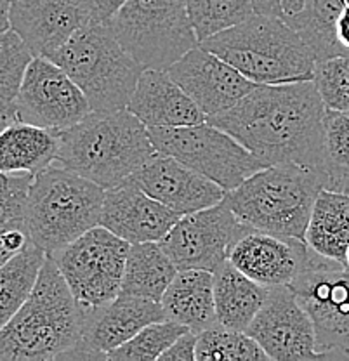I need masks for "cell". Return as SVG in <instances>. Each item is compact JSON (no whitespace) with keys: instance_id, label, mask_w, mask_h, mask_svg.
<instances>
[{"instance_id":"cell-38","label":"cell","mask_w":349,"mask_h":361,"mask_svg":"<svg viewBox=\"0 0 349 361\" xmlns=\"http://www.w3.org/2000/svg\"><path fill=\"white\" fill-rule=\"evenodd\" d=\"M254 7V13L261 14V16H283V6L281 0H250Z\"/></svg>"},{"instance_id":"cell-41","label":"cell","mask_w":349,"mask_h":361,"mask_svg":"<svg viewBox=\"0 0 349 361\" xmlns=\"http://www.w3.org/2000/svg\"><path fill=\"white\" fill-rule=\"evenodd\" d=\"M6 235H7V229L0 228V266L6 264V262L9 261L14 254H16V252L11 250L9 245H7Z\"/></svg>"},{"instance_id":"cell-3","label":"cell","mask_w":349,"mask_h":361,"mask_svg":"<svg viewBox=\"0 0 349 361\" xmlns=\"http://www.w3.org/2000/svg\"><path fill=\"white\" fill-rule=\"evenodd\" d=\"M155 153L148 127L127 108L92 110L59 130L56 161L110 190L125 183Z\"/></svg>"},{"instance_id":"cell-11","label":"cell","mask_w":349,"mask_h":361,"mask_svg":"<svg viewBox=\"0 0 349 361\" xmlns=\"http://www.w3.org/2000/svg\"><path fill=\"white\" fill-rule=\"evenodd\" d=\"M249 226L240 223L224 202L186 214L160 240L178 269H205L214 273L230 261L233 245Z\"/></svg>"},{"instance_id":"cell-46","label":"cell","mask_w":349,"mask_h":361,"mask_svg":"<svg viewBox=\"0 0 349 361\" xmlns=\"http://www.w3.org/2000/svg\"><path fill=\"white\" fill-rule=\"evenodd\" d=\"M346 2H349V0H346Z\"/></svg>"},{"instance_id":"cell-37","label":"cell","mask_w":349,"mask_h":361,"mask_svg":"<svg viewBox=\"0 0 349 361\" xmlns=\"http://www.w3.org/2000/svg\"><path fill=\"white\" fill-rule=\"evenodd\" d=\"M127 0H82L92 23H108Z\"/></svg>"},{"instance_id":"cell-21","label":"cell","mask_w":349,"mask_h":361,"mask_svg":"<svg viewBox=\"0 0 349 361\" xmlns=\"http://www.w3.org/2000/svg\"><path fill=\"white\" fill-rule=\"evenodd\" d=\"M127 110L146 127H185L202 123L207 115L195 104L167 70H145Z\"/></svg>"},{"instance_id":"cell-27","label":"cell","mask_w":349,"mask_h":361,"mask_svg":"<svg viewBox=\"0 0 349 361\" xmlns=\"http://www.w3.org/2000/svg\"><path fill=\"white\" fill-rule=\"evenodd\" d=\"M346 0H306L294 14L281 16L313 52L314 61L346 54L337 40V20Z\"/></svg>"},{"instance_id":"cell-7","label":"cell","mask_w":349,"mask_h":361,"mask_svg":"<svg viewBox=\"0 0 349 361\" xmlns=\"http://www.w3.org/2000/svg\"><path fill=\"white\" fill-rule=\"evenodd\" d=\"M52 61L82 89L92 110L127 108L145 71L106 23H92L75 32Z\"/></svg>"},{"instance_id":"cell-19","label":"cell","mask_w":349,"mask_h":361,"mask_svg":"<svg viewBox=\"0 0 349 361\" xmlns=\"http://www.w3.org/2000/svg\"><path fill=\"white\" fill-rule=\"evenodd\" d=\"M11 28L25 40L33 58H54L84 26L92 25L82 0H14Z\"/></svg>"},{"instance_id":"cell-13","label":"cell","mask_w":349,"mask_h":361,"mask_svg":"<svg viewBox=\"0 0 349 361\" xmlns=\"http://www.w3.org/2000/svg\"><path fill=\"white\" fill-rule=\"evenodd\" d=\"M18 120L65 130L92 111L82 89L52 59L33 58L14 99Z\"/></svg>"},{"instance_id":"cell-22","label":"cell","mask_w":349,"mask_h":361,"mask_svg":"<svg viewBox=\"0 0 349 361\" xmlns=\"http://www.w3.org/2000/svg\"><path fill=\"white\" fill-rule=\"evenodd\" d=\"M165 319L185 325L191 332L216 325L214 273L205 269H179L162 297Z\"/></svg>"},{"instance_id":"cell-8","label":"cell","mask_w":349,"mask_h":361,"mask_svg":"<svg viewBox=\"0 0 349 361\" xmlns=\"http://www.w3.org/2000/svg\"><path fill=\"white\" fill-rule=\"evenodd\" d=\"M106 25L145 70H167L198 45L186 0H127Z\"/></svg>"},{"instance_id":"cell-16","label":"cell","mask_w":349,"mask_h":361,"mask_svg":"<svg viewBox=\"0 0 349 361\" xmlns=\"http://www.w3.org/2000/svg\"><path fill=\"white\" fill-rule=\"evenodd\" d=\"M167 71L207 116L230 110L257 85L202 45L190 49Z\"/></svg>"},{"instance_id":"cell-25","label":"cell","mask_w":349,"mask_h":361,"mask_svg":"<svg viewBox=\"0 0 349 361\" xmlns=\"http://www.w3.org/2000/svg\"><path fill=\"white\" fill-rule=\"evenodd\" d=\"M268 288L247 276L230 261L214 271V302L217 323L247 332L264 304Z\"/></svg>"},{"instance_id":"cell-18","label":"cell","mask_w":349,"mask_h":361,"mask_svg":"<svg viewBox=\"0 0 349 361\" xmlns=\"http://www.w3.org/2000/svg\"><path fill=\"white\" fill-rule=\"evenodd\" d=\"M149 197L179 216L209 209L223 202L226 190L178 158L157 152L129 179Z\"/></svg>"},{"instance_id":"cell-5","label":"cell","mask_w":349,"mask_h":361,"mask_svg":"<svg viewBox=\"0 0 349 361\" xmlns=\"http://www.w3.org/2000/svg\"><path fill=\"white\" fill-rule=\"evenodd\" d=\"M198 45L223 58L257 85L313 80L314 77L313 52L283 18L254 13Z\"/></svg>"},{"instance_id":"cell-32","label":"cell","mask_w":349,"mask_h":361,"mask_svg":"<svg viewBox=\"0 0 349 361\" xmlns=\"http://www.w3.org/2000/svg\"><path fill=\"white\" fill-rule=\"evenodd\" d=\"M185 325L172 322V319H160L153 322L141 329L140 332L122 345L106 355V360L111 361H157L160 356L178 341L183 334L188 332Z\"/></svg>"},{"instance_id":"cell-17","label":"cell","mask_w":349,"mask_h":361,"mask_svg":"<svg viewBox=\"0 0 349 361\" xmlns=\"http://www.w3.org/2000/svg\"><path fill=\"white\" fill-rule=\"evenodd\" d=\"M160 319H165L162 304L120 292L103 306L87 307L82 341L70 360H106L108 353Z\"/></svg>"},{"instance_id":"cell-9","label":"cell","mask_w":349,"mask_h":361,"mask_svg":"<svg viewBox=\"0 0 349 361\" xmlns=\"http://www.w3.org/2000/svg\"><path fill=\"white\" fill-rule=\"evenodd\" d=\"M148 133L157 152L178 158L226 191L264 169L242 142L207 120L185 127H148Z\"/></svg>"},{"instance_id":"cell-39","label":"cell","mask_w":349,"mask_h":361,"mask_svg":"<svg viewBox=\"0 0 349 361\" xmlns=\"http://www.w3.org/2000/svg\"><path fill=\"white\" fill-rule=\"evenodd\" d=\"M337 40H339L343 51L349 52V2L343 7L339 14V20H337Z\"/></svg>"},{"instance_id":"cell-6","label":"cell","mask_w":349,"mask_h":361,"mask_svg":"<svg viewBox=\"0 0 349 361\" xmlns=\"http://www.w3.org/2000/svg\"><path fill=\"white\" fill-rule=\"evenodd\" d=\"M106 190L54 161L33 176L25 205V233L47 255L99 224Z\"/></svg>"},{"instance_id":"cell-44","label":"cell","mask_w":349,"mask_h":361,"mask_svg":"<svg viewBox=\"0 0 349 361\" xmlns=\"http://www.w3.org/2000/svg\"><path fill=\"white\" fill-rule=\"evenodd\" d=\"M346 266L349 268V245H348V252H346Z\"/></svg>"},{"instance_id":"cell-33","label":"cell","mask_w":349,"mask_h":361,"mask_svg":"<svg viewBox=\"0 0 349 361\" xmlns=\"http://www.w3.org/2000/svg\"><path fill=\"white\" fill-rule=\"evenodd\" d=\"M33 54L13 28L0 33V101L14 103Z\"/></svg>"},{"instance_id":"cell-14","label":"cell","mask_w":349,"mask_h":361,"mask_svg":"<svg viewBox=\"0 0 349 361\" xmlns=\"http://www.w3.org/2000/svg\"><path fill=\"white\" fill-rule=\"evenodd\" d=\"M269 360H318L313 322L288 285L268 288L264 304L247 329Z\"/></svg>"},{"instance_id":"cell-30","label":"cell","mask_w":349,"mask_h":361,"mask_svg":"<svg viewBox=\"0 0 349 361\" xmlns=\"http://www.w3.org/2000/svg\"><path fill=\"white\" fill-rule=\"evenodd\" d=\"M326 188L349 191V110H326L324 135Z\"/></svg>"},{"instance_id":"cell-20","label":"cell","mask_w":349,"mask_h":361,"mask_svg":"<svg viewBox=\"0 0 349 361\" xmlns=\"http://www.w3.org/2000/svg\"><path fill=\"white\" fill-rule=\"evenodd\" d=\"M179 217L136 184L125 180L104 193L99 224L129 243L160 242Z\"/></svg>"},{"instance_id":"cell-43","label":"cell","mask_w":349,"mask_h":361,"mask_svg":"<svg viewBox=\"0 0 349 361\" xmlns=\"http://www.w3.org/2000/svg\"><path fill=\"white\" fill-rule=\"evenodd\" d=\"M304 2H306V0H281V6H283V16L298 13V11L302 7Z\"/></svg>"},{"instance_id":"cell-1","label":"cell","mask_w":349,"mask_h":361,"mask_svg":"<svg viewBox=\"0 0 349 361\" xmlns=\"http://www.w3.org/2000/svg\"><path fill=\"white\" fill-rule=\"evenodd\" d=\"M325 103L313 80L256 85L207 122L231 134L264 167L299 164L324 171ZM325 172V171H324Z\"/></svg>"},{"instance_id":"cell-23","label":"cell","mask_w":349,"mask_h":361,"mask_svg":"<svg viewBox=\"0 0 349 361\" xmlns=\"http://www.w3.org/2000/svg\"><path fill=\"white\" fill-rule=\"evenodd\" d=\"M304 242L329 261L346 266L349 245V193L329 188L318 193L307 221Z\"/></svg>"},{"instance_id":"cell-40","label":"cell","mask_w":349,"mask_h":361,"mask_svg":"<svg viewBox=\"0 0 349 361\" xmlns=\"http://www.w3.org/2000/svg\"><path fill=\"white\" fill-rule=\"evenodd\" d=\"M16 120H18V113H16V106H14V103L0 101V133H2L7 126L16 122Z\"/></svg>"},{"instance_id":"cell-10","label":"cell","mask_w":349,"mask_h":361,"mask_svg":"<svg viewBox=\"0 0 349 361\" xmlns=\"http://www.w3.org/2000/svg\"><path fill=\"white\" fill-rule=\"evenodd\" d=\"M129 248V242L97 224L51 257L75 299L85 307H97L122 290Z\"/></svg>"},{"instance_id":"cell-29","label":"cell","mask_w":349,"mask_h":361,"mask_svg":"<svg viewBox=\"0 0 349 361\" xmlns=\"http://www.w3.org/2000/svg\"><path fill=\"white\" fill-rule=\"evenodd\" d=\"M197 361L269 360L256 338L247 332L216 323L197 334Z\"/></svg>"},{"instance_id":"cell-45","label":"cell","mask_w":349,"mask_h":361,"mask_svg":"<svg viewBox=\"0 0 349 361\" xmlns=\"http://www.w3.org/2000/svg\"><path fill=\"white\" fill-rule=\"evenodd\" d=\"M7 2H11V4H13V2H14V0H7Z\"/></svg>"},{"instance_id":"cell-31","label":"cell","mask_w":349,"mask_h":361,"mask_svg":"<svg viewBox=\"0 0 349 361\" xmlns=\"http://www.w3.org/2000/svg\"><path fill=\"white\" fill-rule=\"evenodd\" d=\"M186 11L198 44L254 14L250 0H186Z\"/></svg>"},{"instance_id":"cell-47","label":"cell","mask_w":349,"mask_h":361,"mask_svg":"<svg viewBox=\"0 0 349 361\" xmlns=\"http://www.w3.org/2000/svg\"><path fill=\"white\" fill-rule=\"evenodd\" d=\"M348 193H349V191H348Z\"/></svg>"},{"instance_id":"cell-35","label":"cell","mask_w":349,"mask_h":361,"mask_svg":"<svg viewBox=\"0 0 349 361\" xmlns=\"http://www.w3.org/2000/svg\"><path fill=\"white\" fill-rule=\"evenodd\" d=\"M33 176L28 172L0 171V228L23 229L25 205Z\"/></svg>"},{"instance_id":"cell-24","label":"cell","mask_w":349,"mask_h":361,"mask_svg":"<svg viewBox=\"0 0 349 361\" xmlns=\"http://www.w3.org/2000/svg\"><path fill=\"white\" fill-rule=\"evenodd\" d=\"M58 148V130L16 120L0 133V171L37 176L54 164Z\"/></svg>"},{"instance_id":"cell-15","label":"cell","mask_w":349,"mask_h":361,"mask_svg":"<svg viewBox=\"0 0 349 361\" xmlns=\"http://www.w3.org/2000/svg\"><path fill=\"white\" fill-rule=\"evenodd\" d=\"M304 240L249 228L230 252V262L264 287L288 285L299 273L324 262Z\"/></svg>"},{"instance_id":"cell-12","label":"cell","mask_w":349,"mask_h":361,"mask_svg":"<svg viewBox=\"0 0 349 361\" xmlns=\"http://www.w3.org/2000/svg\"><path fill=\"white\" fill-rule=\"evenodd\" d=\"M313 322L317 349L349 356V268L325 259L288 283Z\"/></svg>"},{"instance_id":"cell-4","label":"cell","mask_w":349,"mask_h":361,"mask_svg":"<svg viewBox=\"0 0 349 361\" xmlns=\"http://www.w3.org/2000/svg\"><path fill=\"white\" fill-rule=\"evenodd\" d=\"M324 188L326 176L320 169L276 164L226 191L223 202L249 228L304 240L313 203Z\"/></svg>"},{"instance_id":"cell-26","label":"cell","mask_w":349,"mask_h":361,"mask_svg":"<svg viewBox=\"0 0 349 361\" xmlns=\"http://www.w3.org/2000/svg\"><path fill=\"white\" fill-rule=\"evenodd\" d=\"M178 271L160 242L130 243L120 292L162 302L164 293Z\"/></svg>"},{"instance_id":"cell-36","label":"cell","mask_w":349,"mask_h":361,"mask_svg":"<svg viewBox=\"0 0 349 361\" xmlns=\"http://www.w3.org/2000/svg\"><path fill=\"white\" fill-rule=\"evenodd\" d=\"M195 348H197V332L188 330L160 356V361H197Z\"/></svg>"},{"instance_id":"cell-34","label":"cell","mask_w":349,"mask_h":361,"mask_svg":"<svg viewBox=\"0 0 349 361\" xmlns=\"http://www.w3.org/2000/svg\"><path fill=\"white\" fill-rule=\"evenodd\" d=\"M313 82L326 110H349V52L318 61Z\"/></svg>"},{"instance_id":"cell-2","label":"cell","mask_w":349,"mask_h":361,"mask_svg":"<svg viewBox=\"0 0 349 361\" xmlns=\"http://www.w3.org/2000/svg\"><path fill=\"white\" fill-rule=\"evenodd\" d=\"M87 307L71 293L51 255L32 293L0 330V360H70L82 341Z\"/></svg>"},{"instance_id":"cell-42","label":"cell","mask_w":349,"mask_h":361,"mask_svg":"<svg viewBox=\"0 0 349 361\" xmlns=\"http://www.w3.org/2000/svg\"><path fill=\"white\" fill-rule=\"evenodd\" d=\"M9 9H11V2H7V0H0V33L11 30Z\"/></svg>"},{"instance_id":"cell-28","label":"cell","mask_w":349,"mask_h":361,"mask_svg":"<svg viewBox=\"0 0 349 361\" xmlns=\"http://www.w3.org/2000/svg\"><path fill=\"white\" fill-rule=\"evenodd\" d=\"M46 259V250L28 240L18 254L0 266V330L26 302Z\"/></svg>"}]
</instances>
